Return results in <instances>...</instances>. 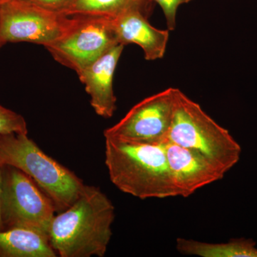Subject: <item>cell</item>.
<instances>
[{"label": "cell", "mask_w": 257, "mask_h": 257, "mask_svg": "<svg viewBox=\"0 0 257 257\" xmlns=\"http://www.w3.org/2000/svg\"><path fill=\"white\" fill-rule=\"evenodd\" d=\"M124 47L121 44L115 45L77 73L79 80L90 96L91 106L101 117H111L116 109L113 79Z\"/></svg>", "instance_id": "cell-10"}, {"label": "cell", "mask_w": 257, "mask_h": 257, "mask_svg": "<svg viewBox=\"0 0 257 257\" xmlns=\"http://www.w3.org/2000/svg\"><path fill=\"white\" fill-rule=\"evenodd\" d=\"M115 208L104 193L84 186L71 207L55 216L49 238L61 257H103L110 242Z\"/></svg>", "instance_id": "cell-1"}, {"label": "cell", "mask_w": 257, "mask_h": 257, "mask_svg": "<svg viewBox=\"0 0 257 257\" xmlns=\"http://www.w3.org/2000/svg\"><path fill=\"white\" fill-rule=\"evenodd\" d=\"M0 159L3 165L19 169L34 180L57 211L71 207L85 186L72 171L42 151L28 134L0 135Z\"/></svg>", "instance_id": "cell-3"}, {"label": "cell", "mask_w": 257, "mask_h": 257, "mask_svg": "<svg viewBox=\"0 0 257 257\" xmlns=\"http://www.w3.org/2000/svg\"><path fill=\"white\" fill-rule=\"evenodd\" d=\"M165 143H140L105 138V165L111 182L121 192L139 199L178 197Z\"/></svg>", "instance_id": "cell-2"}, {"label": "cell", "mask_w": 257, "mask_h": 257, "mask_svg": "<svg viewBox=\"0 0 257 257\" xmlns=\"http://www.w3.org/2000/svg\"><path fill=\"white\" fill-rule=\"evenodd\" d=\"M73 17L68 31L45 48L57 62L77 74L119 43L112 19Z\"/></svg>", "instance_id": "cell-6"}, {"label": "cell", "mask_w": 257, "mask_h": 257, "mask_svg": "<svg viewBox=\"0 0 257 257\" xmlns=\"http://www.w3.org/2000/svg\"><path fill=\"white\" fill-rule=\"evenodd\" d=\"M165 150L178 196L188 197L198 189L224 178L226 172L202 155L170 142Z\"/></svg>", "instance_id": "cell-9"}, {"label": "cell", "mask_w": 257, "mask_h": 257, "mask_svg": "<svg viewBox=\"0 0 257 257\" xmlns=\"http://www.w3.org/2000/svg\"><path fill=\"white\" fill-rule=\"evenodd\" d=\"M28 134L25 118L0 104V135L9 134Z\"/></svg>", "instance_id": "cell-15"}, {"label": "cell", "mask_w": 257, "mask_h": 257, "mask_svg": "<svg viewBox=\"0 0 257 257\" xmlns=\"http://www.w3.org/2000/svg\"><path fill=\"white\" fill-rule=\"evenodd\" d=\"M4 43H3V42H2L1 39H0V50H1L2 47L4 46Z\"/></svg>", "instance_id": "cell-20"}, {"label": "cell", "mask_w": 257, "mask_h": 257, "mask_svg": "<svg viewBox=\"0 0 257 257\" xmlns=\"http://www.w3.org/2000/svg\"><path fill=\"white\" fill-rule=\"evenodd\" d=\"M10 1V0H0V6H2L3 4H5L7 2Z\"/></svg>", "instance_id": "cell-19"}, {"label": "cell", "mask_w": 257, "mask_h": 257, "mask_svg": "<svg viewBox=\"0 0 257 257\" xmlns=\"http://www.w3.org/2000/svg\"><path fill=\"white\" fill-rule=\"evenodd\" d=\"M4 165L3 163V161L1 160V159H0V167H2V166Z\"/></svg>", "instance_id": "cell-21"}, {"label": "cell", "mask_w": 257, "mask_h": 257, "mask_svg": "<svg viewBox=\"0 0 257 257\" xmlns=\"http://www.w3.org/2000/svg\"><path fill=\"white\" fill-rule=\"evenodd\" d=\"M152 3L150 0H75L64 15L114 19L130 10H140L149 15Z\"/></svg>", "instance_id": "cell-14"}, {"label": "cell", "mask_w": 257, "mask_h": 257, "mask_svg": "<svg viewBox=\"0 0 257 257\" xmlns=\"http://www.w3.org/2000/svg\"><path fill=\"white\" fill-rule=\"evenodd\" d=\"M2 167H3V166H2ZM2 167H0V194H1L2 176H3ZM5 229V226L4 224H3V218H2L1 204H0V231H4Z\"/></svg>", "instance_id": "cell-18"}, {"label": "cell", "mask_w": 257, "mask_h": 257, "mask_svg": "<svg viewBox=\"0 0 257 257\" xmlns=\"http://www.w3.org/2000/svg\"><path fill=\"white\" fill-rule=\"evenodd\" d=\"M50 11L63 14L75 0H26Z\"/></svg>", "instance_id": "cell-17"}, {"label": "cell", "mask_w": 257, "mask_h": 257, "mask_svg": "<svg viewBox=\"0 0 257 257\" xmlns=\"http://www.w3.org/2000/svg\"><path fill=\"white\" fill-rule=\"evenodd\" d=\"M179 253L201 257H257L256 243L251 239H233L226 243H208L177 238Z\"/></svg>", "instance_id": "cell-13"}, {"label": "cell", "mask_w": 257, "mask_h": 257, "mask_svg": "<svg viewBox=\"0 0 257 257\" xmlns=\"http://www.w3.org/2000/svg\"><path fill=\"white\" fill-rule=\"evenodd\" d=\"M160 5L165 15L167 26L170 31L175 30L177 25V10L181 5L188 3L192 0H150Z\"/></svg>", "instance_id": "cell-16"}, {"label": "cell", "mask_w": 257, "mask_h": 257, "mask_svg": "<svg viewBox=\"0 0 257 257\" xmlns=\"http://www.w3.org/2000/svg\"><path fill=\"white\" fill-rule=\"evenodd\" d=\"M2 171L0 204L5 229L28 228L49 236L57 211L52 199L19 169L4 165Z\"/></svg>", "instance_id": "cell-5"}, {"label": "cell", "mask_w": 257, "mask_h": 257, "mask_svg": "<svg viewBox=\"0 0 257 257\" xmlns=\"http://www.w3.org/2000/svg\"><path fill=\"white\" fill-rule=\"evenodd\" d=\"M74 22L73 16L55 13L26 0H10L0 6V39L30 42L46 47L61 38Z\"/></svg>", "instance_id": "cell-7"}, {"label": "cell", "mask_w": 257, "mask_h": 257, "mask_svg": "<svg viewBox=\"0 0 257 257\" xmlns=\"http://www.w3.org/2000/svg\"><path fill=\"white\" fill-rule=\"evenodd\" d=\"M148 16L140 10H130L112 19L113 25L118 43L138 45L147 60H156L165 55L170 30L155 28L149 23Z\"/></svg>", "instance_id": "cell-11"}, {"label": "cell", "mask_w": 257, "mask_h": 257, "mask_svg": "<svg viewBox=\"0 0 257 257\" xmlns=\"http://www.w3.org/2000/svg\"><path fill=\"white\" fill-rule=\"evenodd\" d=\"M48 235L14 227L0 231V257H56Z\"/></svg>", "instance_id": "cell-12"}, {"label": "cell", "mask_w": 257, "mask_h": 257, "mask_svg": "<svg viewBox=\"0 0 257 257\" xmlns=\"http://www.w3.org/2000/svg\"><path fill=\"white\" fill-rule=\"evenodd\" d=\"M167 141L197 152L226 173L241 157V147L229 132L179 89Z\"/></svg>", "instance_id": "cell-4"}, {"label": "cell", "mask_w": 257, "mask_h": 257, "mask_svg": "<svg viewBox=\"0 0 257 257\" xmlns=\"http://www.w3.org/2000/svg\"><path fill=\"white\" fill-rule=\"evenodd\" d=\"M178 89L168 88L133 106L114 126L104 130V138L147 144L167 141Z\"/></svg>", "instance_id": "cell-8"}]
</instances>
